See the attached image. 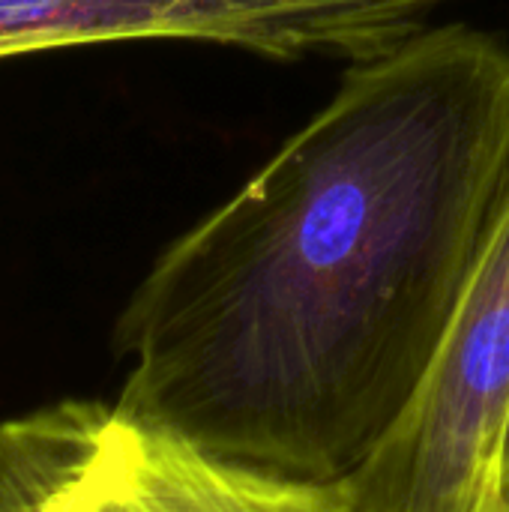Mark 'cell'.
Returning a JSON list of instances; mask_svg holds the SVG:
<instances>
[{"label": "cell", "mask_w": 509, "mask_h": 512, "mask_svg": "<svg viewBox=\"0 0 509 512\" xmlns=\"http://www.w3.org/2000/svg\"><path fill=\"white\" fill-rule=\"evenodd\" d=\"M509 195V42L423 27L171 240L111 333L114 408L300 480L354 477L417 399Z\"/></svg>", "instance_id": "cell-1"}, {"label": "cell", "mask_w": 509, "mask_h": 512, "mask_svg": "<svg viewBox=\"0 0 509 512\" xmlns=\"http://www.w3.org/2000/svg\"><path fill=\"white\" fill-rule=\"evenodd\" d=\"M0 512H363L348 480H300L213 456L123 417L60 399L0 423Z\"/></svg>", "instance_id": "cell-2"}, {"label": "cell", "mask_w": 509, "mask_h": 512, "mask_svg": "<svg viewBox=\"0 0 509 512\" xmlns=\"http://www.w3.org/2000/svg\"><path fill=\"white\" fill-rule=\"evenodd\" d=\"M507 420L509 195L417 399L348 483L363 512H498Z\"/></svg>", "instance_id": "cell-3"}, {"label": "cell", "mask_w": 509, "mask_h": 512, "mask_svg": "<svg viewBox=\"0 0 509 512\" xmlns=\"http://www.w3.org/2000/svg\"><path fill=\"white\" fill-rule=\"evenodd\" d=\"M447 0H0V60L114 42H210L270 60L381 57Z\"/></svg>", "instance_id": "cell-4"}, {"label": "cell", "mask_w": 509, "mask_h": 512, "mask_svg": "<svg viewBox=\"0 0 509 512\" xmlns=\"http://www.w3.org/2000/svg\"><path fill=\"white\" fill-rule=\"evenodd\" d=\"M501 510H509V420L501 444Z\"/></svg>", "instance_id": "cell-5"}, {"label": "cell", "mask_w": 509, "mask_h": 512, "mask_svg": "<svg viewBox=\"0 0 509 512\" xmlns=\"http://www.w3.org/2000/svg\"><path fill=\"white\" fill-rule=\"evenodd\" d=\"M498 512H509V510H498Z\"/></svg>", "instance_id": "cell-6"}]
</instances>
